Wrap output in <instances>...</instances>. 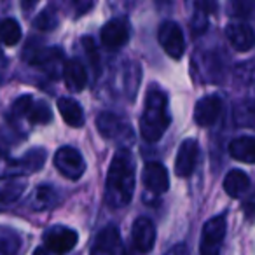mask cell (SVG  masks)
<instances>
[{
  "instance_id": "24",
  "label": "cell",
  "mask_w": 255,
  "mask_h": 255,
  "mask_svg": "<svg viewBox=\"0 0 255 255\" xmlns=\"http://www.w3.org/2000/svg\"><path fill=\"white\" fill-rule=\"evenodd\" d=\"M25 187H26V182L23 180V178H11V180L5 182V184L0 187V203L11 205V203L18 201V199L21 198Z\"/></svg>"
},
{
  "instance_id": "2",
  "label": "cell",
  "mask_w": 255,
  "mask_h": 255,
  "mask_svg": "<svg viewBox=\"0 0 255 255\" xmlns=\"http://www.w3.org/2000/svg\"><path fill=\"white\" fill-rule=\"evenodd\" d=\"M171 123L170 112H168V96L157 86H150L145 93L143 110L140 116V133L143 140L154 143L163 138L164 131Z\"/></svg>"
},
{
  "instance_id": "7",
  "label": "cell",
  "mask_w": 255,
  "mask_h": 255,
  "mask_svg": "<svg viewBox=\"0 0 255 255\" xmlns=\"http://www.w3.org/2000/svg\"><path fill=\"white\" fill-rule=\"evenodd\" d=\"M77 241V231L67 226H54L44 234V243H46L47 250H51L56 255H65L70 250H74Z\"/></svg>"
},
{
  "instance_id": "25",
  "label": "cell",
  "mask_w": 255,
  "mask_h": 255,
  "mask_svg": "<svg viewBox=\"0 0 255 255\" xmlns=\"http://www.w3.org/2000/svg\"><path fill=\"white\" fill-rule=\"evenodd\" d=\"M0 40L5 46H16L21 40V26L16 19L7 18L0 23Z\"/></svg>"
},
{
  "instance_id": "15",
  "label": "cell",
  "mask_w": 255,
  "mask_h": 255,
  "mask_svg": "<svg viewBox=\"0 0 255 255\" xmlns=\"http://www.w3.org/2000/svg\"><path fill=\"white\" fill-rule=\"evenodd\" d=\"M44 163H46V150L33 149L30 152H26L23 157H19V159L11 161L7 171L9 175H14V177H18V175H28V173L32 175L35 171H39L44 166Z\"/></svg>"
},
{
  "instance_id": "12",
  "label": "cell",
  "mask_w": 255,
  "mask_h": 255,
  "mask_svg": "<svg viewBox=\"0 0 255 255\" xmlns=\"http://www.w3.org/2000/svg\"><path fill=\"white\" fill-rule=\"evenodd\" d=\"M226 37L229 44L240 53H247L255 46V32L252 26L241 21H233L226 26Z\"/></svg>"
},
{
  "instance_id": "34",
  "label": "cell",
  "mask_w": 255,
  "mask_h": 255,
  "mask_svg": "<svg viewBox=\"0 0 255 255\" xmlns=\"http://www.w3.org/2000/svg\"><path fill=\"white\" fill-rule=\"evenodd\" d=\"M33 255H47V252L44 250V248H35V252H33Z\"/></svg>"
},
{
  "instance_id": "9",
  "label": "cell",
  "mask_w": 255,
  "mask_h": 255,
  "mask_svg": "<svg viewBox=\"0 0 255 255\" xmlns=\"http://www.w3.org/2000/svg\"><path fill=\"white\" fill-rule=\"evenodd\" d=\"M142 182L147 191L152 192L154 196L164 194L170 189V175H168V170L161 163H156V161H150V163H147L143 166Z\"/></svg>"
},
{
  "instance_id": "26",
  "label": "cell",
  "mask_w": 255,
  "mask_h": 255,
  "mask_svg": "<svg viewBox=\"0 0 255 255\" xmlns=\"http://www.w3.org/2000/svg\"><path fill=\"white\" fill-rule=\"evenodd\" d=\"M25 117L32 124H47L53 121V110L46 102H35L33 100L32 107H30L28 114Z\"/></svg>"
},
{
  "instance_id": "29",
  "label": "cell",
  "mask_w": 255,
  "mask_h": 255,
  "mask_svg": "<svg viewBox=\"0 0 255 255\" xmlns=\"http://www.w3.org/2000/svg\"><path fill=\"white\" fill-rule=\"evenodd\" d=\"M32 103H33V96H30V95L19 96V98H16L14 103H12L11 114H12V116H16V117H21V116L25 117L26 114H28Z\"/></svg>"
},
{
  "instance_id": "1",
  "label": "cell",
  "mask_w": 255,
  "mask_h": 255,
  "mask_svg": "<svg viewBox=\"0 0 255 255\" xmlns=\"http://www.w3.org/2000/svg\"><path fill=\"white\" fill-rule=\"evenodd\" d=\"M136 184V164L131 152L119 149L110 161L105 182V201L110 208H124L131 203Z\"/></svg>"
},
{
  "instance_id": "3",
  "label": "cell",
  "mask_w": 255,
  "mask_h": 255,
  "mask_svg": "<svg viewBox=\"0 0 255 255\" xmlns=\"http://www.w3.org/2000/svg\"><path fill=\"white\" fill-rule=\"evenodd\" d=\"M96 128H98V131L102 133L103 138L119 143V145L126 147L135 140L131 124L128 123L124 117L117 116V114L102 112L96 117Z\"/></svg>"
},
{
  "instance_id": "17",
  "label": "cell",
  "mask_w": 255,
  "mask_h": 255,
  "mask_svg": "<svg viewBox=\"0 0 255 255\" xmlns=\"http://www.w3.org/2000/svg\"><path fill=\"white\" fill-rule=\"evenodd\" d=\"M229 154L233 159L241 163H255V138L254 136H240L229 143Z\"/></svg>"
},
{
  "instance_id": "5",
  "label": "cell",
  "mask_w": 255,
  "mask_h": 255,
  "mask_svg": "<svg viewBox=\"0 0 255 255\" xmlns=\"http://www.w3.org/2000/svg\"><path fill=\"white\" fill-rule=\"evenodd\" d=\"M54 166L68 180H79L86 173V161L77 149L70 145L60 147L54 154Z\"/></svg>"
},
{
  "instance_id": "10",
  "label": "cell",
  "mask_w": 255,
  "mask_h": 255,
  "mask_svg": "<svg viewBox=\"0 0 255 255\" xmlns=\"http://www.w3.org/2000/svg\"><path fill=\"white\" fill-rule=\"evenodd\" d=\"M156 227L147 217H138L131 226V240L140 254H149L156 243Z\"/></svg>"
},
{
  "instance_id": "21",
  "label": "cell",
  "mask_w": 255,
  "mask_h": 255,
  "mask_svg": "<svg viewBox=\"0 0 255 255\" xmlns=\"http://www.w3.org/2000/svg\"><path fill=\"white\" fill-rule=\"evenodd\" d=\"M192 9V32L201 33L208 25V14L213 9L210 0H187Z\"/></svg>"
},
{
  "instance_id": "20",
  "label": "cell",
  "mask_w": 255,
  "mask_h": 255,
  "mask_svg": "<svg viewBox=\"0 0 255 255\" xmlns=\"http://www.w3.org/2000/svg\"><path fill=\"white\" fill-rule=\"evenodd\" d=\"M250 189V177L243 170H231L224 178V191L231 198H240Z\"/></svg>"
},
{
  "instance_id": "22",
  "label": "cell",
  "mask_w": 255,
  "mask_h": 255,
  "mask_svg": "<svg viewBox=\"0 0 255 255\" xmlns=\"http://www.w3.org/2000/svg\"><path fill=\"white\" fill-rule=\"evenodd\" d=\"M234 123L241 128H255V96L234 107Z\"/></svg>"
},
{
  "instance_id": "4",
  "label": "cell",
  "mask_w": 255,
  "mask_h": 255,
  "mask_svg": "<svg viewBox=\"0 0 255 255\" xmlns=\"http://www.w3.org/2000/svg\"><path fill=\"white\" fill-rule=\"evenodd\" d=\"M227 233V217L226 213L206 220L201 231V243H199V255H219L222 248V241Z\"/></svg>"
},
{
  "instance_id": "32",
  "label": "cell",
  "mask_w": 255,
  "mask_h": 255,
  "mask_svg": "<svg viewBox=\"0 0 255 255\" xmlns=\"http://www.w3.org/2000/svg\"><path fill=\"white\" fill-rule=\"evenodd\" d=\"M164 255H189V247L185 243H178L171 247Z\"/></svg>"
},
{
  "instance_id": "14",
  "label": "cell",
  "mask_w": 255,
  "mask_h": 255,
  "mask_svg": "<svg viewBox=\"0 0 255 255\" xmlns=\"http://www.w3.org/2000/svg\"><path fill=\"white\" fill-rule=\"evenodd\" d=\"M220 112H222V102L217 95H208L198 100L194 107V121L198 126L208 128L219 119Z\"/></svg>"
},
{
  "instance_id": "23",
  "label": "cell",
  "mask_w": 255,
  "mask_h": 255,
  "mask_svg": "<svg viewBox=\"0 0 255 255\" xmlns=\"http://www.w3.org/2000/svg\"><path fill=\"white\" fill-rule=\"evenodd\" d=\"M21 240L12 227L0 226V255H18Z\"/></svg>"
},
{
  "instance_id": "13",
  "label": "cell",
  "mask_w": 255,
  "mask_h": 255,
  "mask_svg": "<svg viewBox=\"0 0 255 255\" xmlns=\"http://www.w3.org/2000/svg\"><path fill=\"white\" fill-rule=\"evenodd\" d=\"M121 250V234L116 226H107L96 234L89 255H117Z\"/></svg>"
},
{
  "instance_id": "16",
  "label": "cell",
  "mask_w": 255,
  "mask_h": 255,
  "mask_svg": "<svg viewBox=\"0 0 255 255\" xmlns=\"http://www.w3.org/2000/svg\"><path fill=\"white\" fill-rule=\"evenodd\" d=\"M63 81L70 91H82L88 84V75H86L84 65L79 60H68L63 63Z\"/></svg>"
},
{
  "instance_id": "11",
  "label": "cell",
  "mask_w": 255,
  "mask_h": 255,
  "mask_svg": "<svg viewBox=\"0 0 255 255\" xmlns=\"http://www.w3.org/2000/svg\"><path fill=\"white\" fill-rule=\"evenodd\" d=\"M199 156V145L194 138H187L180 143L177 152V159H175V173L177 177H191L192 171L196 168Z\"/></svg>"
},
{
  "instance_id": "30",
  "label": "cell",
  "mask_w": 255,
  "mask_h": 255,
  "mask_svg": "<svg viewBox=\"0 0 255 255\" xmlns=\"http://www.w3.org/2000/svg\"><path fill=\"white\" fill-rule=\"evenodd\" d=\"M82 46H84L86 53H88L89 60H91V65L95 68H98L100 56H98V53H96V46H95V42H93L91 37H84V39H82Z\"/></svg>"
},
{
  "instance_id": "31",
  "label": "cell",
  "mask_w": 255,
  "mask_h": 255,
  "mask_svg": "<svg viewBox=\"0 0 255 255\" xmlns=\"http://www.w3.org/2000/svg\"><path fill=\"white\" fill-rule=\"evenodd\" d=\"M72 7L75 9L77 16L81 14H86L88 11H91L93 5H95V0H70Z\"/></svg>"
},
{
  "instance_id": "19",
  "label": "cell",
  "mask_w": 255,
  "mask_h": 255,
  "mask_svg": "<svg viewBox=\"0 0 255 255\" xmlns=\"http://www.w3.org/2000/svg\"><path fill=\"white\" fill-rule=\"evenodd\" d=\"M63 60V53L58 47H49V49H39L33 51L32 56L28 58V63L39 65L46 68L51 74H56V68L60 67V61Z\"/></svg>"
},
{
  "instance_id": "18",
  "label": "cell",
  "mask_w": 255,
  "mask_h": 255,
  "mask_svg": "<svg viewBox=\"0 0 255 255\" xmlns=\"http://www.w3.org/2000/svg\"><path fill=\"white\" fill-rule=\"evenodd\" d=\"M58 110H60L63 121L72 128H82L84 126V112H82V107L75 102L74 98H68V96H61L58 100Z\"/></svg>"
},
{
  "instance_id": "6",
  "label": "cell",
  "mask_w": 255,
  "mask_h": 255,
  "mask_svg": "<svg viewBox=\"0 0 255 255\" xmlns=\"http://www.w3.org/2000/svg\"><path fill=\"white\" fill-rule=\"evenodd\" d=\"M157 40L164 53L173 60H180L185 53V39L184 32L175 21H163L157 30Z\"/></svg>"
},
{
  "instance_id": "33",
  "label": "cell",
  "mask_w": 255,
  "mask_h": 255,
  "mask_svg": "<svg viewBox=\"0 0 255 255\" xmlns=\"http://www.w3.org/2000/svg\"><path fill=\"white\" fill-rule=\"evenodd\" d=\"M37 4H39V0H21V7H23V11H25V12L32 11Z\"/></svg>"
},
{
  "instance_id": "28",
  "label": "cell",
  "mask_w": 255,
  "mask_h": 255,
  "mask_svg": "<svg viewBox=\"0 0 255 255\" xmlns=\"http://www.w3.org/2000/svg\"><path fill=\"white\" fill-rule=\"evenodd\" d=\"M56 25H58V16L53 7L44 9V11L33 19V26H35L37 30H44V32H49V30L56 28Z\"/></svg>"
},
{
  "instance_id": "27",
  "label": "cell",
  "mask_w": 255,
  "mask_h": 255,
  "mask_svg": "<svg viewBox=\"0 0 255 255\" xmlns=\"http://www.w3.org/2000/svg\"><path fill=\"white\" fill-rule=\"evenodd\" d=\"M56 205V192L49 185H39L33 198V208L35 210H47Z\"/></svg>"
},
{
  "instance_id": "8",
  "label": "cell",
  "mask_w": 255,
  "mask_h": 255,
  "mask_svg": "<svg viewBox=\"0 0 255 255\" xmlns=\"http://www.w3.org/2000/svg\"><path fill=\"white\" fill-rule=\"evenodd\" d=\"M100 40L107 49H121L129 40V23L124 18H114L107 21L100 32Z\"/></svg>"
}]
</instances>
